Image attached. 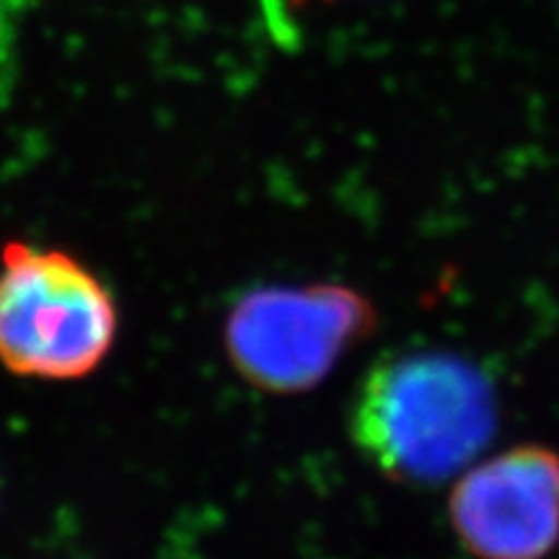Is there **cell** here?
<instances>
[{
	"mask_svg": "<svg viewBox=\"0 0 559 559\" xmlns=\"http://www.w3.org/2000/svg\"><path fill=\"white\" fill-rule=\"evenodd\" d=\"M376 324V306L349 285H270L230 306L223 340L249 386L290 396L317 389Z\"/></svg>",
	"mask_w": 559,
	"mask_h": 559,
	"instance_id": "obj_3",
	"label": "cell"
},
{
	"mask_svg": "<svg viewBox=\"0 0 559 559\" xmlns=\"http://www.w3.org/2000/svg\"><path fill=\"white\" fill-rule=\"evenodd\" d=\"M449 519L477 559H544L559 542V453L526 443L461 474Z\"/></svg>",
	"mask_w": 559,
	"mask_h": 559,
	"instance_id": "obj_4",
	"label": "cell"
},
{
	"mask_svg": "<svg viewBox=\"0 0 559 559\" xmlns=\"http://www.w3.org/2000/svg\"><path fill=\"white\" fill-rule=\"evenodd\" d=\"M120 311L109 285L62 249L0 247V366L21 379L81 381L109 358Z\"/></svg>",
	"mask_w": 559,
	"mask_h": 559,
	"instance_id": "obj_2",
	"label": "cell"
},
{
	"mask_svg": "<svg viewBox=\"0 0 559 559\" xmlns=\"http://www.w3.org/2000/svg\"><path fill=\"white\" fill-rule=\"evenodd\" d=\"M498 423V389L477 362L417 349L368 370L349 409V438L381 477L436 487L487 449Z\"/></svg>",
	"mask_w": 559,
	"mask_h": 559,
	"instance_id": "obj_1",
	"label": "cell"
}]
</instances>
